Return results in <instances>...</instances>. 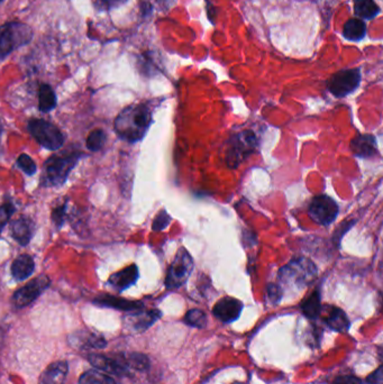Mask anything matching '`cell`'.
Returning a JSON list of instances; mask_svg holds the SVG:
<instances>
[{"label": "cell", "mask_w": 383, "mask_h": 384, "mask_svg": "<svg viewBox=\"0 0 383 384\" xmlns=\"http://www.w3.org/2000/svg\"><path fill=\"white\" fill-rule=\"evenodd\" d=\"M152 124V112L146 103H135L121 110L116 119L118 137L130 143L143 139Z\"/></svg>", "instance_id": "cell-1"}, {"label": "cell", "mask_w": 383, "mask_h": 384, "mask_svg": "<svg viewBox=\"0 0 383 384\" xmlns=\"http://www.w3.org/2000/svg\"><path fill=\"white\" fill-rule=\"evenodd\" d=\"M81 152H70L52 155L44 162L39 183L42 187H61L67 181L70 172L81 159Z\"/></svg>", "instance_id": "cell-2"}, {"label": "cell", "mask_w": 383, "mask_h": 384, "mask_svg": "<svg viewBox=\"0 0 383 384\" xmlns=\"http://www.w3.org/2000/svg\"><path fill=\"white\" fill-rule=\"evenodd\" d=\"M318 269L308 257H295L279 270V280L290 287L304 289L314 281Z\"/></svg>", "instance_id": "cell-3"}, {"label": "cell", "mask_w": 383, "mask_h": 384, "mask_svg": "<svg viewBox=\"0 0 383 384\" xmlns=\"http://www.w3.org/2000/svg\"><path fill=\"white\" fill-rule=\"evenodd\" d=\"M33 39V30L24 23L10 21L0 26V59L26 46Z\"/></svg>", "instance_id": "cell-4"}, {"label": "cell", "mask_w": 383, "mask_h": 384, "mask_svg": "<svg viewBox=\"0 0 383 384\" xmlns=\"http://www.w3.org/2000/svg\"><path fill=\"white\" fill-rule=\"evenodd\" d=\"M257 148V137L253 130H242L233 135L226 150V164L230 169H236Z\"/></svg>", "instance_id": "cell-5"}, {"label": "cell", "mask_w": 383, "mask_h": 384, "mask_svg": "<svg viewBox=\"0 0 383 384\" xmlns=\"http://www.w3.org/2000/svg\"><path fill=\"white\" fill-rule=\"evenodd\" d=\"M28 132L39 145L55 151L62 148L64 143L63 134L55 125L44 119H34L28 121Z\"/></svg>", "instance_id": "cell-6"}, {"label": "cell", "mask_w": 383, "mask_h": 384, "mask_svg": "<svg viewBox=\"0 0 383 384\" xmlns=\"http://www.w3.org/2000/svg\"><path fill=\"white\" fill-rule=\"evenodd\" d=\"M193 267L195 264L190 253L186 248H180L166 272V287L173 290L184 285L193 273Z\"/></svg>", "instance_id": "cell-7"}, {"label": "cell", "mask_w": 383, "mask_h": 384, "mask_svg": "<svg viewBox=\"0 0 383 384\" xmlns=\"http://www.w3.org/2000/svg\"><path fill=\"white\" fill-rule=\"evenodd\" d=\"M338 212L340 207L337 203L327 194H320L313 198L308 207L309 217L322 226L333 224L338 216Z\"/></svg>", "instance_id": "cell-8"}, {"label": "cell", "mask_w": 383, "mask_h": 384, "mask_svg": "<svg viewBox=\"0 0 383 384\" xmlns=\"http://www.w3.org/2000/svg\"><path fill=\"white\" fill-rule=\"evenodd\" d=\"M361 79L362 77L359 69L341 70L331 77L327 87L334 97H346L359 88Z\"/></svg>", "instance_id": "cell-9"}, {"label": "cell", "mask_w": 383, "mask_h": 384, "mask_svg": "<svg viewBox=\"0 0 383 384\" xmlns=\"http://www.w3.org/2000/svg\"><path fill=\"white\" fill-rule=\"evenodd\" d=\"M51 281L46 276H39L28 282V285L16 291L12 296V303L17 308H24L35 301L48 289Z\"/></svg>", "instance_id": "cell-10"}, {"label": "cell", "mask_w": 383, "mask_h": 384, "mask_svg": "<svg viewBox=\"0 0 383 384\" xmlns=\"http://www.w3.org/2000/svg\"><path fill=\"white\" fill-rule=\"evenodd\" d=\"M242 309H243V303L239 300L230 298V296H225L215 305L213 314L222 323L228 324V323H233L239 319Z\"/></svg>", "instance_id": "cell-11"}, {"label": "cell", "mask_w": 383, "mask_h": 384, "mask_svg": "<svg viewBox=\"0 0 383 384\" xmlns=\"http://www.w3.org/2000/svg\"><path fill=\"white\" fill-rule=\"evenodd\" d=\"M90 363L104 372L112 375H125L128 373L130 366L127 364L126 358H114L101 354H91L89 356Z\"/></svg>", "instance_id": "cell-12"}, {"label": "cell", "mask_w": 383, "mask_h": 384, "mask_svg": "<svg viewBox=\"0 0 383 384\" xmlns=\"http://www.w3.org/2000/svg\"><path fill=\"white\" fill-rule=\"evenodd\" d=\"M351 151L357 158L369 159L377 155V139L370 134L357 135L351 141Z\"/></svg>", "instance_id": "cell-13"}, {"label": "cell", "mask_w": 383, "mask_h": 384, "mask_svg": "<svg viewBox=\"0 0 383 384\" xmlns=\"http://www.w3.org/2000/svg\"><path fill=\"white\" fill-rule=\"evenodd\" d=\"M34 233H35V224L26 216H21L10 223V234L12 239L21 246L28 245L34 236Z\"/></svg>", "instance_id": "cell-14"}, {"label": "cell", "mask_w": 383, "mask_h": 384, "mask_svg": "<svg viewBox=\"0 0 383 384\" xmlns=\"http://www.w3.org/2000/svg\"><path fill=\"white\" fill-rule=\"evenodd\" d=\"M139 279V267L135 264L127 266L125 269L118 272L114 273L108 279L109 285H112L116 290L121 291L126 290L128 287L135 285L136 281Z\"/></svg>", "instance_id": "cell-15"}, {"label": "cell", "mask_w": 383, "mask_h": 384, "mask_svg": "<svg viewBox=\"0 0 383 384\" xmlns=\"http://www.w3.org/2000/svg\"><path fill=\"white\" fill-rule=\"evenodd\" d=\"M94 303L101 307H109V308L124 310V312H139L143 308V303L139 301H130V300L123 299L118 296L103 294L97 296Z\"/></svg>", "instance_id": "cell-16"}, {"label": "cell", "mask_w": 383, "mask_h": 384, "mask_svg": "<svg viewBox=\"0 0 383 384\" xmlns=\"http://www.w3.org/2000/svg\"><path fill=\"white\" fill-rule=\"evenodd\" d=\"M68 374V363L58 361L46 367L41 375L39 384H63Z\"/></svg>", "instance_id": "cell-17"}, {"label": "cell", "mask_w": 383, "mask_h": 384, "mask_svg": "<svg viewBox=\"0 0 383 384\" xmlns=\"http://www.w3.org/2000/svg\"><path fill=\"white\" fill-rule=\"evenodd\" d=\"M35 270L33 257L28 254L19 255L12 264V274L17 281H24L33 274Z\"/></svg>", "instance_id": "cell-18"}, {"label": "cell", "mask_w": 383, "mask_h": 384, "mask_svg": "<svg viewBox=\"0 0 383 384\" xmlns=\"http://www.w3.org/2000/svg\"><path fill=\"white\" fill-rule=\"evenodd\" d=\"M343 35L347 40L359 42L366 35V25L360 19H351L345 23Z\"/></svg>", "instance_id": "cell-19"}, {"label": "cell", "mask_w": 383, "mask_h": 384, "mask_svg": "<svg viewBox=\"0 0 383 384\" xmlns=\"http://www.w3.org/2000/svg\"><path fill=\"white\" fill-rule=\"evenodd\" d=\"M326 321L331 330L340 332V333H345L350 328V321H348L346 314L337 307H332L328 316L326 318Z\"/></svg>", "instance_id": "cell-20"}, {"label": "cell", "mask_w": 383, "mask_h": 384, "mask_svg": "<svg viewBox=\"0 0 383 384\" xmlns=\"http://www.w3.org/2000/svg\"><path fill=\"white\" fill-rule=\"evenodd\" d=\"M354 12L363 19H373L380 14V8L374 0H354Z\"/></svg>", "instance_id": "cell-21"}, {"label": "cell", "mask_w": 383, "mask_h": 384, "mask_svg": "<svg viewBox=\"0 0 383 384\" xmlns=\"http://www.w3.org/2000/svg\"><path fill=\"white\" fill-rule=\"evenodd\" d=\"M57 107V96L51 85L43 83L39 87V108L42 112H48Z\"/></svg>", "instance_id": "cell-22"}, {"label": "cell", "mask_w": 383, "mask_h": 384, "mask_svg": "<svg viewBox=\"0 0 383 384\" xmlns=\"http://www.w3.org/2000/svg\"><path fill=\"white\" fill-rule=\"evenodd\" d=\"M302 310L304 315L309 319H316L320 315L322 303H320V292L318 289L313 292L307 299L302 303Z\"/></svg>", "instance_id": "cell-23"}, {"label": "cell", "mask_w": 383, "mask_h": 384, "mask_svg": "<svg viewBox=\"0 0 383 384\" xmlns=\"http://www.w3.org/2000/svg\"><path fill=\"white\" fill-rule=\"evenodd\" d=\"M161 312L159 310H151V312H137L133 316L132 323L133 328L139 332L148 330V327L155 323L160 318Z\"/></svg>", "instance_id": "cell-24"}, {"label": "cell", "mask_w": 383, "mask_h": 384, "mask_svg": "<svg viewBox=\"0 0 383 384\" xmlns=\"http://www.w3.org/2000/svg\"><path fill=\"white\" fill-rule=\"evenodd\" d=\"M72 344L77 347L81 348H101L105 347V339L101 338L99 336L94 335H76L73 336Z\"/></svg>", "instance_id": "cell-25"}, {"label": "cell", "mask_w": 383, "mask_h": 384, "mask_svg": "<svg viewBox=\"0 0 383 384\" xmlns=\"http://www.w3.org/2000/svg\"><path fill=\"white\" fill-rule=\"evenodd\" d=\"M79 384H117L115 380L109 376V375L104 374V373L98 372L95 370H89L87 372L79 378Z\"/></svg>", "instance_id": "cell-26"}, {"label": "cell", "mask_w": 383, "mask_h": 384, "mask_svg": "<svg viewBox=\"0 0 383 384\" xmlns=\"http://www.w3.org/2000/svg\"><path fill=\"white\" fill-rule=\"evenodd\" d=\"M184 323L196 328H204L207 324V316L200 309H191L184 316Z\"/></svg>", "instance_id": "cell-27"}, {"label": "cell", "mask_w": 383, "mask_h": 384, "mask_svg": "<svg viewBox=\"0 0 383 384\" xmlns=\"http://www.w3.org/2000/svg\"><path fill=\"white\" fill-rule=\"evenodd\" d=\"M106 139H107V137L104 130H92L87 139V148L92 152L99 151L105 145Z\"/></svg>", "instance_id": "cell-28"}, {"label": "cell", "mask_w": 383, "mask_h": 384, "mask_svg": "<svg viewBox=\"0 0 383 384\" xmlns=\"http://www.w3.org/2000/svg\"><path fill=\"white\" fill-rule=\"evenodd\" d=\"M126 361L130 367L139 370V371H144V370L148 369V366H150L148 357L139 354V353H133V354L128 355L126 357Z\"/></svg>", "instance_id": "cell-29"}, {"label": "cell", "mask_w": 383, "mask_h": 384, "mask_svg": "<svg viewBox=\"0 0 383 384\" xmlns=\"http://www.w3.org/2000/svg\"><path fill=\"white\" fill-rule=\"evenodd\" d=\"M17 167L28 176H33L37 172V164L34 162L33 159L30 155L21 154L17 159Z\"/></svg>", "instance_id": "cell-30"}, {"label": "cell", "mask_w": 383, "mask_h": 384, "mask_svg": "<svg viewBox=\"0 0 383 384\" xmlns=\"http://www.w3.org/2000/svg\"><path fill=\"white\" fill-rule=\"evenodd\" d=\"M170 223H171V217L168 215V212L164 209H162L154 219L152 230L154 232H161V230H166V227L169 226Z\"/></svg>", "instance_id": "cell-31"}, {"label": "cell", "mask_w": 383, "mask_h": 384, "mask_svg": "<svg viewBox=\"0 0 383 384\" xmlns=\"http://www.w3.org/2000/svg\"><path fill=\"white\" fill-rule=\"evenodd\" d=\"M14 212H15V208L12 203H6V205L0 207V233L3 232V227L10 223Z\"/></svg>", "instance_id": "cell-32"}, {"label": "cell", "mask_w": 383, "mask_h": 384, "mask_svg": "<svg viewBox=\"0 0 383 384\" xmlns=\"http://www.w3.org/2000/svg\"><path fill=\"white\" fill-rule=\"evenodd\" d=\"M66 214H67V203H63V205L53 209V212H52V221L58 228H61L62 225L64 224Z\"/></svg>", "instance_id": "cell-33"}, {"label": "cell", "mask_w": 383, "mask_h": 384, "mask_svg": "<svg viewBox=\"0 0 383 384\" xmlns=\"http://www.w3.org/2000/svg\"><path fill=\"white\" fill-rule=\"evenodd\" d=\"M266 294H268V299L272 303H278L284 296L282 289L275 283H268V287H266Z\"/></svg>", "instance_id": "cell-34"}, {"label": "cell", "mask_w": 383, "mask_h": 384, "mask_svg": "<svg viewBox=\"0 0 383 384\" xmlns=\"http://www.w3.org/2000/svg\"><path fill=\"white\" fill-rule=\"evenodd\" d=\"M125 1L126 0H94L95 5L100 10H109L112 7L119 6Z\"/></svg>", "instance_id": "cell-35"}, {"label": "cell", "mask_w": 383, "mask_h": 384, "mask_svg": "<svg viewBox=\"0 0 383 384\" xmlns=\"http://www.w3.org/2000/svg\"><path fill=\"white\" fill-rule=\"evenodd\" d=\"M333 384H362V381L353 375H343L336 378Z\"/></svg>", "instance_id": "cell-36"}, {"label": "cell", "mask_w": 383, "mask_h": 384, "mask_svg": "<svg viewBox=\"0 0 383 384\" xmlns=\"http://www.w3.org/2000/svg\"><path fill=\"white\" fill-rule=\"evenodd\" d=\"M382 366L377 367V371H374V372L366 378V382H368L369 384H382Z\"/></svg>", "instance_id": "cell-37"}, {"label": "cell", "mask_w": 383, "mask_h": 384, "mask_svg": "<svg viewBox=\"0 0 383 384\" xmlns=\"http://www.w3.org/2000/svg\"><path fill=\"white\" fill-rule=\"evenodd\" d=\"M1 135H3V121L0 119V141H1Z\"/></svg>", "instance_id": "cell-38"}, {"label": "cell", "mask_w": 383, "mask_h": 384, "mask_svg": "<svg viewBox=\"0 0 383 384\" xmlns=\"http://www.w3.org/2000/svg\"><path fill=\"white\" fill-rule=\"evenodd\" d=\"M233 384H242V383H239V382H235V383H233Z\"/></svg>", "instance_id": "cell-39"}, {"label": "cell", "mask_w": 383, "mask_h": 384, "mask_svg": "<svg viewBox=\"0 0 383 384\" xmlns=\"http://www.w3.org/2000/svg\"><path fill=\"white\" fill-rule=\"evenodd\" d=\"M1 1H3V0H0V3H1Z\"/></svg>", "instance_id": "cell-40"}]
</instances>
